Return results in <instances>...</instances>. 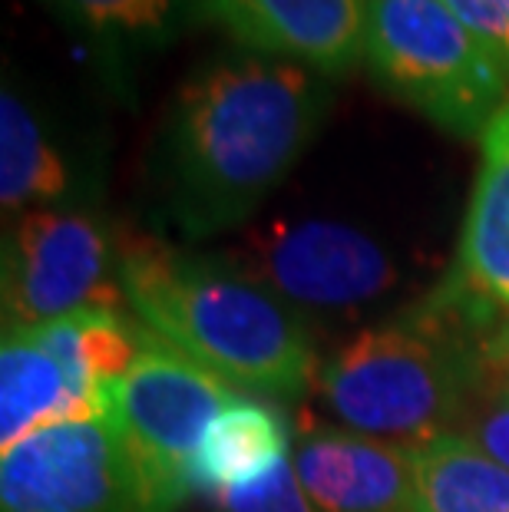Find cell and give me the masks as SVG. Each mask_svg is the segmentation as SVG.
<instances>
[{
  "label": "cell",
  "mask_w": 509,
  "mask_h": 512,
  "mask_svg": "<svg viewBox=\"0 0 509 512\" xmlns=\"http://www.w3.org/2000/svg\"><path fill=\"white\" fill-rule=\"evenodd\" d=\"M0 512H143L116 423H60L4 450Z\"/></svg>",
  "instance_id": "cell-7"
},
{
  "label": "cell",
  "mask_w": 509,
  "mask_h": 512,
  "mask_svg": "<svg viewBox=\"0 0 509 512\" xmlns=\"http://www.w3.org/2000/svg\"><path fill=\"white\" fill-rule=\"evenodd\" d=\"M73 169L14 86L0 93V205L4 219L70 205Z\"/></svg>",
  "instance_id": "cell-13"
},
{
  "label": "cell",
  "mask_w": 509,
  "mask_h": 512,
  "mask_svg": "<svg viewBox=\"0 0 509 512\" xmlns=\"http://www.w3.org/2000/svg\"><path fill=\"white\" fill-rule=\"evenodd\" d=\"M4 331L40 328L86 308H126L119 245L80 205H47L7 222Z\"/></svg>",
  "instance_id": "cell-6"
},
{
  "label": "cell",
  "mask_w": 509,
  "mask_h": 512,
  "mask_svg": "<svg viewBox=\"0 0 509 512\" xmlns=\"http://www.w3.org/2000/svg\"><path fill=\"white\" fill-rule=\"evenodd\" d=\"M509 321L440 278L427 298L357 331L321 364L318 394L348 430L397 443L457 433L500 374Z\"/></svg>",
  "instance_id": "cell-2"
},
{
  "label": "cell",
  "mask_w": 509,
  "mask_h": 512,
  "mask_svg": "<svg viewBox=\"0 0 509 512\" xmlns=\"http://www.w3.org/2000/svg\"><path fill=\"white\" fill-rule=\"evenodd\" d=\"M235 47L344 76L361 63L367 0H199Z\"/></svg>",
  "instance_id": "cell-10"
},
{
  "label": "cell",
  "mask_w": 509,
  "mask_h": 512,
  "mask_svg": "<svg viewBox=\"0 0 509 512\" xmlns=\"http://www.w3.org/2000/svg\"><path fill=\"white\" fill-rule=\"evenodd\" d=\"M47 4L80 27L83 34L106 43H139L153 47L176 34L186 0H47Z\"/></svg>",
  "instance_id": "cell-16"
},
{
  "label": "cell",
  "mask_w": 509,
  "mask_h": 512,
  "mask_svg": "<svg viewBox=\"0 0 509 512\" xmlns=\"http://www.w3.org/2000/svg\"><path fill=\"white\" fill-rule=\"evenodd\" d=\"M443 278L480 308L509 321V100L480 136V169L457 258Z\"/></svg>",
  "instance_id": "cell-12"
},
{
  "label": "cell",
  "mask_w": 509,
  "mask_h": 512,
  "mask_svg": "<svg viewBox=\"0 0 509 512\" xmlns=\"http://www.w3.org/2000/svg\"><path fill=\"white\" fill-rule=\"evenodd\" d=\"M291 466L314 512H410L414 506V443L348 427H308Z\"/></svg>",
  "instance_id": "cell-11"
},
{
  "label": "cell",
  "mask_w": 509,
  "mask_h": 512,
  "mask_svg": "<svg viewBox=\"0 0 509 512\" xmlns=\"http://www.w3.org/2000/svg\"><path fill=\"white\" fill-rule=\"evenodd\" d=\"M288 460V427L268 403L238 397L225 407L202 440L196 460V493L215 496L272 473Z\"/></svg>",
  "instance_id": "cell-14"
},
{
  "label": "cell",
  "mask_w": 509,
  "mask_h": 512,
  "mask_svg": "<svg viewBox=\"0 0 509 512\" xmlns=\"http://www.w3.org/2000/svg\"><path fill=\"white\" fill-rule=\"evenodd\" d=\"M509 80V0H443Z\"/></svg>",
  "instance_id": "cell-19"
},
{
  "label": "cell",
  "mask_w": 509,
  "mask_h": 512,
  "mask_svg": "<svg viewBox=\"0 0 509 512\" xmlns=\"http://www.w3.org/2000/svg\"><path fill=\"white\" fill-rule=\"evenodd\" d=\"M219 512H314L305 489L298 483V473L291 466V456L281 460L272 473H265L255 483L215 493Z\"/></svg>",
  "instance_id": "cell-18"
},
{
  "label": "cell",
  "mask_w": 509,
  "mask_h": 512,
  "mask_svg": "<svg viewBox=\"0 0 509 512\" xmlns=\"http://www.w3.org/2000/svg\"><path fill=\"white\" fill-rule=\"evenodd\" d=\"M136 328V364L106 394V417L133 463L143 512H179L196 493L205 433L242 394L143 321Z\"/></svg>",
  "instance_id": "cell-5"
},
{
  "label": "cell",
  "mask_w": 509,
  "mask_h": 512,
  "mask_svg": "<svg viewBox=\"0 0 509 512\" xmlns=\"http://www.w3.org/2000/svg\"><path fill=\"white\" fill-rule=\"evenodd\" d=\"M500 370L509 377V337H506L503 347H500Z\"/></svg>",
  "instance_id": "cell-20"
},
{
  "label": "cell",
  "mask_w": 509,
  "mask_h": 512,
  "mask_svg": "<svg viewBox=\"0 0 509 512\" xmlns=\"http://www.w3.org/2000/svg\"><path fill=\"white\" fill-rule=\"evenodd\" d=\"M119 288L136 321L235 390L295 400L318 384L324 361L308 321L235 258L123 238Z\"/></svg>",
  "instance_id": "cell-3"
},
{
  "label": "cell",
  "mask_w": 509,
  "mask_h": 512,
  "mask_svg": "<svg viewBox=\"0 0 509 512\" xmlns=\"http://www.w3.org/2000/svg\"><path fill=\"white\" fill-rule=\"evenodd\" d=\"M410 512H509V470L460 433L414 443Z\"/></svg>",
  "instance_id": "cell-15"
},
{
  "label": "cell",
  "mask_w": 509,
  "mask_h": 512,
  "mask_svg": "<svg viewBox=\"0 0 509 512\" xmlns=\"http://www.w3.org/2000/svg\"><path fill=\"white\" fill-rule=\"evenodd\" d=\"M334 103L331 76L255 50H225L179 86L159 139V189L186 238H212L262 209Z\"/></svg>",
  "instance_id": "cell-1"
},
{
  "label": "cell",
  "mask_w": 509,
  "mask_h": 512,
  "mask_svg": "<svg viewBox=\"0 0 509 512\" xmlns=\"http://www.w3.org/2000/svg\"><path fill=\"white\" fill-rule=\"evenodd\" d=\"M106 413V394L80 361L77 314L40 328L4 331L0 344V446L10 450L60 423Z\"/></svg>",
  "instance_id": "cell-9"
},
{
  "label": "cell",
  "mask_w": 509,
  "mask_h": 512,
  "mask_svg": "<svg viewBox=\"0 0 509 512\" xmlns=\"http://www.w3.org/2000/svg\"><path fill=\"white\" fill-rule=\"evenodd\" d=\"M457 433L509 470V377L503 370L486 380Z\"/></svg>",
  "instance_id": "cell-17"
},
{
  "label": "cell",
  "mask_w": 509,
  "mask_h": 512,
  "mask_svg": "<svg viewBox=\"0 0 509 512\" xmlns=\"http://www.w3.org/2000/svg\"><path fill=\"white\" fill-rule=\"evenodd\" d=\"M361 63L374 83L443 133L476 139L509 80L443 0H367Z\"/></svg>",
  "instance_id": "cell-4"
},
{
  "label": "cell",
  "mask_w": 509,
  "mask_h": 512,
  "mask_svg": "<svg viewBox=\"0 0 509 512\" xmlns=\"http://www.w3.org/2000/svg\"><path fill=\"white\" fill-rule=\"evenodd\" d=\"M235 261L295 308H357L381 298L397 281L387 248L344 222L275 225L255 238L252 255Z\"/></svg>",
  "instance_id": "cell-8"
}]
</instances>
